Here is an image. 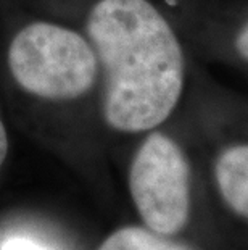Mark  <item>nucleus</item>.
Listing matches in <instances>:
<instances>
[{"label":"nucleus","instance_id":"4","mask_svg":"<svg viewBox=\"0 0 248 250\" xmlns=\"http://www.w3.org/2000/svg\"><path fill=\"white\" fill-rule=\"evenodd\" d=\"M211 174L223 207L248 226V142H232L221 148Z\"/></svg>","mask_w":248,"mask_h":250},{"label":"nucleus","instance_id":"8","mask_svg":"<svg viewBox=\"0 0 248 250\" xmlns=\"http://www.w3.org/2000/svg\"><path fill=\"white\" fill-rule=\"evenodd\" d=\"M8 148H10V141H8L7 126H5L2 116H0V168L3 167V163L8 157Z\"/></svg>","mask_w":248,"mask_h":250},{"label":"nucleus","instance_id":"7","mask_svg":"<svg viewBox=\"0 0 248 250\" xmlns=\"http://www.w3.org/2000/svg\"><path fill=\"white\" fill-rule=\"evenodd\" d=\"M235 50L244 60L248 62V23L242 28L235 37Z\"/></svg>","mask_w":248,"mask_h":250},{"label":"nucleus","instance_id":"2","mask_svg":"<svg viewBox=\"0 0 248 250\" xmlns=\"http://www.w3.org/2000/svg\"><path fill=\"white\" fill-rule=\"evenodd\" d=\"M7 68L13 84L40 102H75L100 81L95 50L86 33L50 20H33L12 36Z\"/></svg>","mask_w":248,"mask_h":250},{"label":"nucleus","instance_id":"1","mask_svg":"<svg viewBox=\"0 0 248 250\" xmlns=\"http://www.w3.org/2000/svg\"><path fill=\"white\" fill-rule=\"evenodd\" d=\"M86 36L100 68V110L110 129L142 134L176 110L186 81L177 34L150 0H97Z\"/></svg>","mask_w":248,"mask_h":250},{"label":"nucleus","instance_id":"3","mask_svg":"<svg viewBox=\"0 0 248 250\" xmlns=\"http://www.w3.org/2000/svg\"><path fill=\"white\" fill-rule=\"evenodd\" d=\"M192 167L174 137L147 132L129 163L128 189L142 226L163 236H181L192 220Z\"/></svg>","mask_w":248,"mask_h":250},{"label":"nucleus","instance_id":"6","mask_svg":"<svg viewBox=\"0 0 248 250\" xmlns=\"http://www.w3.org/2000/svg\"><path fill=\"white\" fill-rule=\"evenodd\" d=\"M0 250H52V249L45 247L44 244L29 237H10L2 244V249Z\"/></svg>","mask_w":248,"mask_h":250},{"label":"nucleus","instance_id":"5","mask_svg":"<svg viewBox=\"0 0 248 250\" xmlns=\"http://www.w3.org/2000/svg\"><path fill=\"white\" fill-rule=\"evenodd\" d=\"M98 250H205L181 236H163L142 225L118 228L102 242Z\"/></svg>","mask_w":248,"mask_h":250}]
</instances>
